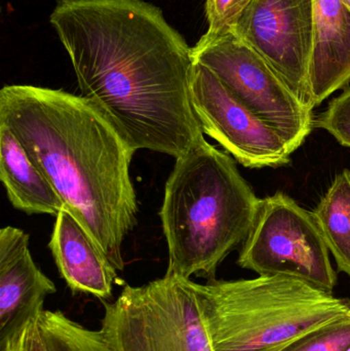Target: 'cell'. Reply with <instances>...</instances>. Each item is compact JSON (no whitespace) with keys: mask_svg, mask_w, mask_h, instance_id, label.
<instances>
[{"mask_svg":"<svg viewBox=\"0 0 350 351\" xmlns=\"http://www.w3.org/2000/svg\"><path fill=\"white\" fill-rule=\"evenodd\" d=\"M238 266L259 276H286L333 292L337 274L314 213L284 192L260 198Z\"/></svg>","mask_w":350,"mask_h":351,"instance_id":"8992f818","label":"cell"},{"mask_svg":"<svg viewBox=\"0 0 350 351\" xmlns=\"http://www.w3.org/2000/svg\"><path fill=\"white\" fill-rule=\"evenodd\" d=\"M316 125L326 130L341 145L350 148V88L331 101L316 119Z\"/></svg>","mask_w":350,"mask_h":351,"instance_id":"ac0fdd59","label":"cell"},{"mask_svg":"<svg viewBox=\"0 0 350 351\" xmlns=\"http://www.w3.org/2000/svg\"><path fill=\"white\" fill-rule=\"evenodd\" d=\"M0 180L16 210L57 216L65 204L5 125H0Z\"/></svg>","mask_w":350,"mask_h":351,"instance_id":"4fadbf2b","label":"cell"},{"mask_svg":"<svg viewBox=\"0 0 350 351\" xmlns=\"http://www.w3.org/2000/svg\"><path fill=\"white\" fill-rule=\"evenodd\" d=\"M314 28L312 109L350 82V12L342 0H314Z\"/></svg>","mask_w":350,"mask_h":351,"instance_id":"7c38bea8","label":"cell"},{"mask_svg":"<svg viewBox=\"0 0 350 351\" xmlns=\"http://www.w3.org/2000/svg\"><path fill=\"white\" fill-rule=\"evenodd\" d=\"M350 348V313L294 340L281 351H347Z\"/></svg>","mask_w":350,"mask_h":351,"instance_id":"2e32d148","label":"cell"},{"mask_svg":"<svg viewBox=\"0 0 350 351\" xmlns=\"http://www.w3.org/2000/svg\"><path fill=\"white\" fill-rule=\"evenodd\" d=\"M213 351H281L350 313V302L286 276L195 282Z\"/></svg>","mask_w":350,"mask_h":351,"instance_id":"277c9868","label":"cell"},{"mask_svg":"<svg viewBox=\"0 0 350 351\" xmlns=\"http://www.w3.org/2000/svg\"><path fill=\"white\" fill-rule=\"evenodd\" d=\"M0 125L21 142L117 270L137 224L132 181L135 152L111 121L82 96L28 84L0 90Z\"/></svg>","mask_w":350,"mask_h":351,"instance_id":"7a4b0ae2","label":"cell"},{"mask_svg":"<svg viewBox=\"0 0 350 351\" xmlns=\"http://www.w3.org/2000/svg\"><path fill=\"white\" fill-rule=\"evenodd\" d=\"M259 202L229 154L205 138L176 158L160 212L166 274L215 280L220 264L248 237Z\"/></svg>","mask_w":350,"mask_h":351,"instance_id":"3957f363","label":"cell"},{"mask_svg":"<svg viewBox=\"0 0 350 351\" xmlns=\"http://www.w3.org/2000/svg\"><path fill=\"white\" fill-rule=\"evenodd\" d=\"M312 213L339 271L350 278V170L335 177Z\"/></svg>","mask_w":350,"mask_h":351,"instance_id":"5bb4252c","label":"cell"},{"mask_svg":"<svg viewBox=\"0 0 350 351\" xmlns=\"http://www.w3.org/2000/svg\"><path fill=\"white\" fill-rule=\"evenodd\" d=\"M193 109L203 134L246 168H279L291 162L285 138L242 104L205 66L195 62Z\"/></svg>","mask_w":350,"mask_h":351,"instance_id":"ba28073f","label":"cell"},{"mask_svg":"<svg viewBox=\"0 0 350 351\" xmlns=\"http://www.w3.org/2000/svg\"><path fill=\"white\" fill-rule=\"evenodd\" d=\"M195 62L209 68L257 117L296 152L312 133L314 109L300 100L268 63L234 31L192 47Z\"/></svg>","mask_w":350,"mask_h":351,"instance_id":"52a82bcc","label":"cell"},{"mask_svg":"<svg viewBox=\"0 0 350 351\" xmlns=\"http://www.w3.org/2000/svg\"><path fill=\"white\" fill-rule=\"evenodd\" d=\"M49 351H114L101 330H90L61 311H45L39 317Z\"/></svg>","mask_w":350,"mask_h":351,"instance_id":"9a60e30c","label":"cell"},{"mask_svg":"<svg viewBox=\"0 0 350 351\" xmlns=\"http://www.w3.org/2000/svg\"><path fill=\"white\" fill-rule=\"evenodd\" d=\"M232 31L310 106L314 0H254Z\"/></svg>","mask_w":350,"mask_h":351,"instance_id":"9c48e42d","label":"cell"},{"mask_svg":"<svg viewBox=\"0 0 350 351\" xmlns=\"http://www.w3.org/2000/svg\"><path fill=\"white\" fill-rule=\"evenodd\" d=\"M0 351H49L38 319L28 322Z\"/></svg>","mask_w":350,"mask_h":351,"instance_id":"d6986e66","label":"cell"},{"mask_svg":"<svg viewBox=\"0 0 350 351\" xmlns=\"http://www.w3.org/2000/svg\"><path fill=\"white\" fill-rule=\"evenodd\" d=\"M347 351H350V348H349V350H347Z\"/></svg>","mask_w":350,"mask_h":351,"instance_id":"44dd1931","label":"cell"},{"mask_svg":"<svg viewBox=\"0 0 350 351\" xmlns=\"http://www.w3.org/2000/svg\"><path fill=\"white\" fill-rule=\"evenodd\" d=\"M254 0H205L209 27L203 35L214 38L230 32Z\"/></svg>","mask_w":350,"mask_h":351,"instance_id":"e0dca14e","label":"cell"},{"mask_svg":"<svg viewBox=\"0 0 350 351\" xmlns=\"http://www.w3.org/2000/svg\"><path fill=\"white\" fill-rule=\"evenodd\" d=\"M343 3H345V5L347 6V8H349L350 12V0H342Z\"/></svg>","mask_w":350,"mask_h":351,"instance_id":"ffe728a7","label":"cell"},{"mask_svg":"<svg viewBox=\"0 0 350 351\" xmlns=\"http://www.w3.org/2000/svg\"><path fill=\"white\" fill-rule=\"evenodd\" d=\"M55 284L36 265L29 235L6 226L0 230V348L28 322L42 315L45 298Z\"/></svg>","mask_w":350,"mask_h":351,"instance_id":"30bf717a","label":"cell"},{"mask_svg":"<svg viewBox=\"0 0 350 351\" xmlns=\"http://www.w3.org/2000/svg\"><path fill=\"white\" fill-rule=\"evenodd\" d=\"M49 247L72 292L92 295L102 301L111 298L118 278L117 269L68 208L55 216Z\"/></svg>","mask_w":350,"mask_h":351,"instance_id":"8fae6325","label":"cell"},{"mask_svg":"<svg viewBox=\"0 0 350 351\" xmlns=\"http://www.w3.org/2000/svg\"><path fill=\"white\" fill-rule=\"evenodd\" d=\"M82 96L134 152L178 158L203 139L193 109L192 47L143 0H58L49 16Z\"/></svg>","mask_w":350,"mask_h":351,"instance_id":"6da1fadb","label":"cell"},{"mask_svg":"<svg viewBox=\"0 0 350 351\" xmlns=\"http://www.w3.org/2000/svg\"><path fill=\"white\" fill-rule=\"evenodd\" d=\"M103 305L100 330L114 351H213L190 278L166 274Z\"/></svg>","mask_w":350,"mask_h":351,"instance_id":"5b68a950","label":"cell"}]
</instances>
